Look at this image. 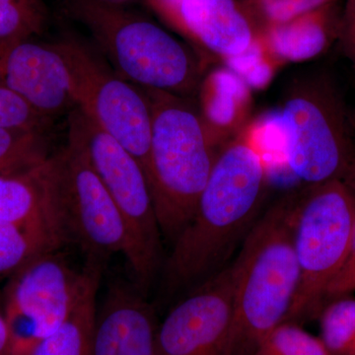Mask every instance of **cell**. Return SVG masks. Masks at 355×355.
Instances as JSON below:
<instances>
[{"mask_svg": "<svg viewBox=\"0 0 355 355\" xmlns=\"http://www.w3.org/2000/svg\"><path fill=\"white\" fill-rule=\"evenodd\" d=\"M257 31L280 24L338 0H237Z\"/></svg>", "mask_w": 355, "mask_h": 355, "instance_id": "cell-23", "label": "cell"}, {"mask_svg": "<svg viewBox=\"0 0 355 355\" xmlns=\"http://www.w3.org/2000/svg\"><path fill=\"white\" fill-rule=\"evenodd\" d=\"M155 312L132 280L109 282L97 305L92 355H158Z\"/></svg>", "mask_w": 355, "mask_h": 355, "instance_id": "cell-14", "label": "cell"}, {"mask_svg": "<svg viewBox=\"0 0 355 355\" xmlns=\"http://www.w3.org/2000/svg\"><path fill=\"white\" fill-rule=\"evenodd\" d=\"M144 90L151 107L147 179L161 233L174 243L193 219L221 147L188 97Z\"/></svg>", "mask_w": 355, "mask_h": 355, "instance_id": "cell-3", "label": "cell"}, {"mask_svg": "<svg viewBox=\"0 0 355 355\" xmlns=\"http://www.w3.org/2000/svg\"><path fill=\"white\" fill-rule=\"evenodd\" d=\"M336 42L355 69V0H345Z\"/></svg>", "mask_w": 355, "mask_h": 355, "instance_id": "cell-28", "label": "cell"}, {"mask_svg": "<svg viewBox=\"0 0 355 355\" xmlns=\"http://www.w3.org/2000/svg\"><path fill=\"white\" fill-rule=\"evenodd\" d=\"M58 207L69 241L86 260L101 261L128 253V234L120 210L89 158L76 125L69 121L67 144L51 154Z\"/></svg>", "mask_w": 355, "mask_h": 355, "instance_id": "cell-8", "label": "cell"}, {"mask_svg": "<svg viewBox=\"0 0 355 355\" xmlns=\"http://www.w3.org/2000/svg\"><path fill=\"white\" fill-rule=\"evenodd\" d=\"M89 158L120 210L128 234L127 261L132 282L144 295L162 270V233L150 186L135 156L78 109L70 114Z\"/></svg>", "mask_w": 355, "mask_h": 355, "instance_id": "cell-7", "label": "cell"}, {"mask_svg": "<svg viewBox=\"0 0 355 355\" xmlns=\"http://www.w3.org/2000/svg\"><path fill=\"white\" fill-rule=\"evenodd\" d=\"M165 24L223 62L251 48L258 31L237 0H147Z\"/></svg>", "mask_w": 355, "mask_h": 355, "instance_id": "cell-12", "label": "cell"}, {"mask_svg": "<svg viewBox=\"0 0 355 355\" xmlns=\"http://www.w3.org/2000/svg\"><path fill=\"white\" fill-rule=\"evenodd\" d=\"M355 226V190L340 181L299 191L294 249L299 284L286 323L318 319L324 296L347 257Z\"/></svg>", "mask_w": 355, "mask_h": 355, "instance_id": "cell-6", "label": "cell"}, {"mask_svg": "<svg viewBox=\"0 0 355 355\" xmlns=\"http://www.w3.org/2000/svg\"><path fill=\"white\" fill-rule=\"evenodd\" d=\"M352 114H354V123H355V105H354V107H352Z\"/></svg>", "mask_w": 355, "mask_h": 355, "instance_id": "cell-30", "label": "cell"}, {"mask_svg": "<svg viewBox=\"0 0 355 355\" xmlns=\"http://www.w3.org/2000/svg\"><path fill=\"white\" fill-rule=\"evenodd\" d=\"M272 114L292 176L304 187L340 181L355 190L354 114L333 79L299 77Z\"/></svg>", "mask_w": 355, "mask_h": 355, "instance_id": "cell-4", "label": "cell"}, {"mask_svg": "<svg viewBox=\"0 0 355 355\" xmlns=\"http://www.w3.org/2000/svg\"><path fill=\"white\" fill-rule=\"evenodd\" d=\"M0 84L51 119L76 109L69 70L55 44L0 43Z\"/></svg>", "mask_w": 355, "mask_h": 355, "instance_id": "cell-13", "label": "cell"}, {"mask_svg": "<svg viewBox=\"0 0 355 355\" xmlns=\"http://www.w3.org/2000/svg\"><path fill=\"white\" fill-rule=\"evenodd\" d=\"M46 22L42 0H0V43L38 36Z\"/></svg>", "mask_w": 355, "mask_h": 355, "instance_id": "cell-22", "label": "cell"}, {"mask_svg": "<svg viewBox=\"0 0 355 355\" xmlns=\"http://www.w3.org/2000/svg\"><path fill=\"white\" fill-rule=\"evenodd\" d=\"M51 119L36 111L19 95L0 84V128L46 132Z\"/></svg>", "mask_w": 355, "mask_h": 355, "instance_id": "cell-26", "label": "cell"}, {"mask_svg": "<svg viewBox=\"0 0 355 355\" xmlns=\"http://www.w3.org/2000/svg\"><path fill=\"white\" fill-rule=\"evenodd\" d=\"M254 355H328L319 336L301 324L284 323L263 338Z\"/></svg>", "mask_w": 355, "mask_h": 355, "instance_id": "cell-24", "label": "cell"}, {"mask_svg": "<svg viewBox=\"0 0 355 355\" xmlns=\"http://www.w3.org/2000/svg\"><path fill=\"white\" fill-rule=\"evenodd\" d=\"M342 8L338 2L259 30L263 46L282 65L323 55L338 41Z\"/></svg>", "mask_w": 355, "mask_h": 355, "instance_id": "cell-16", "label": "cell"}, {"mask_svg": "<svg viewBox=\"0 0 355 355\" xmlns=\"http://www.w3.org/2000/svg\"><path fill=\"white\" fill-rule=\"evenodd\" d=\"M67 242L60 229L0 223V282L37 257L62 249Z\"/></svg>", "mask_w": 355, "mask_h": 355, "instance_id": "cell-19", "label": "cell"}, {"mask_svg": "<svg viewBox=\"0 0 355 355\" xmlns=\"http://www.w3.org/2000/svg\"><path fill=\"white\" fill-rule=\"evenodd\" d=\"M268 183L265 159L242 130L219 149L193 219L163 263L168 294L190 291L227 266L257 221Z\"/></svg>", "mask_w": 355, "mask_h": 355, "instance_id": "cell-1", "label": "cell"}, {"mask_svg": "<svg viewBox=\"0 0 355 355\" xmlns=\"http://www.w3.org/2000/svg\"><path fill=\"white\" fill-rule=\"evenodd\" d=\"M70 7L128 83L182 97L198 92L202 62L160 26L100 0H72Z\"/></svg>", "mask_w": 355, "mask_h": 355, "instance_id": "cell-5", "label": "cell"}, {"mask_svg": "<svg viewBox=\"0 0 355 355\" xmlns=\"http://www.w3.org/2000/svg\"><path fill=\"white\" fill-rule=\"evenodd\" d=\"M299 191L275 202L245 237L234 268L233 315L226 355H254L286 323L299 284L294 225Z\"/></svg>", "mask_w": 355, "mask_h": 355, "instance_id": "cell-2", "label": "cell"}, {"mask_svg": "<svg viewBox=\"0 0 355 355\" xmlns=\"http://www.w3.org/2000/svg\"><path fill=\"white\" fill-rule=\"evenodd\" d=\"M355 291V226L347 257L338 275L329 286L324 296V305L336 299L352 295Z\"/></svg>", "mask_w": 355, "mask_h": 355, "instance_id": "cell-27", "label": "cell"}, {"mask_svg": "<svg viewBox=\"0 0 355 355\" xmlns=\"http://www.w3.org/2000/svg\"><path fill=\"white\" fill-rule=\"evenodd\" d=\"M226 67L237 74L250 88L265 87L272 80L280 65L266 51L260 36L249 50L240 57L225 62Z\"/></svg>", "mask_w": 355, "mask_h": 355, "instance_id": "cell-25", "label": "cell"}, {"mask_svg": "<svg viewBox=\"0 0 355 355\" xmlns=\"http://www.w3.org/2000/svg\"><path fill=\"white\" fill-rule=\"evenodd\" d=\"M0 355H12L10 336H9L8 328L2 312L1 293H0Z\"/></svg>", "mask_w": 355, "mask_h": 355, "instance_id": "cell-29", "label": "cell"}, {"mask_svg": "<svg viewBox=\"0 0 355 355\" xmlns=\"http://www.w3.org/2000/svg\"><path fill=\"white\" fill-rule=\"evenodd\" d=\"M318 320L319 338L328 355H355V297L331 301Z\"/></svg>", "mask_w": 355, "mask_h": 355, "instance_id": "cell-21", "label": "cell"}, {"mask_svg": "<svg viewBox=\"0 0 355 355\" xmlns=\"http://www.w3.org/2000/svg\"><path fill=\"white\" fill-rule=\"evenodd\" d=\"M55 44L69 70L76 109L125 147L147 177L151 107L146 91L110 69L77 40Z\"/></svg>", "mask_w": 355, "mask_h": 355, "instance_id": "cell-9", "label": "cell"}, {"mask_svg": "<svg viewBox=\"0 0 355 355\" xmlns=\"http://www.w3.org/2000/svg\"><path fill=\"white\" fill-rule=\"evenodd\" d=\"M233 299L231 263L191 289L158 324V355H226Z\"/></svg>", "mask_w": 355, "mask_h": 355, "instance_id": "cell-11", "label": "cell"}, {"mask_svg": "<svg viewBox=\"0 0 355 355\" xmlns=\"http://www.w3.org/2000/svg\"><path fill=\"white\" fill-rule=\"evenodd\" d=\"M198 93L200 116L214 141L221 147L246 125L251 88L226 67L214 69L203 77Z\"/></svg>", "mask_w": 355, "mask_h": 355, "instance_id": "cell-17", "label": "cell"}, {"mask_svg": "<svg viewBox=\"0 0 355 355\" xmlns=\"http://www.w3.org/2000/svg\"><path fill=\"white\" fill-rule=\"evenodd\" d=\"M50 156L46 132L0 128V175L25 171Z\"/></svg>", "mask_w": 355, "mask_h": 355, "instance_id": "cell-20", "label": "cell"}, {"mask_svg": "<svg viewBox=\"0 0 355 355\" xmlns=\"http://www.w3.org/2000/svg\"><path fill=\"white\" fill-rule=\"evenodd\" d=\"M90 266L72 268L60 250L37 257L6 279L1 307L12 355H30L69 319L88 279Z\"/></svg>", "mask_w": 355, "mask_h": 355, "instance_id": "cell-10", "label": "cell"}, {"mask_svg": "<svg viewBox=\"0 0 355 355\" xmlns=\"http://www.w3.org/2000/svg\"><path fill=\"white\" fill-rule=\"evenodd\" d=\"M86 261L90 266L88 279L69 319L30 355H92L97 295L105 265L97 261Z\"/></svg>", "mask_w": 355, "mask_h": 355, "instance_id": "cell-18", "label": "cell"}, {"mask_svg": "<svg viewBox=\"0 0 355 355\" xmlns=\"http://www.w3.org/2000/svg\"><path fill=\"white\" fill-rule=\"evenodd\" d=\"M0 223L58 228L67 234L58 207L51 154L25 171L0 175Z\"/></svg>", "mask_w": 355, "mask_h": 355, "instance_id": "cell-15", "label": "cell"}]
</instances>
